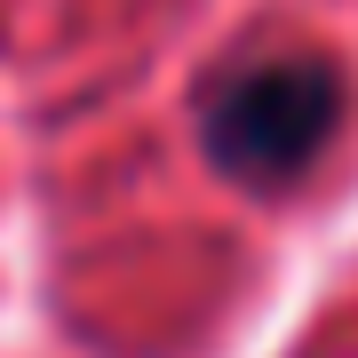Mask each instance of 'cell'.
I'll use <instances>...</instances> for the list:
<instances>
[{
    "instance_id": "1",
    "label": "cell",
    "mask_w": 358,
    "mask_h": 358,
    "mask_svg": "<svg viewBox=\"0 0 358 358\" xmlns=\"http://www.w3.org/2000/svg\"><path fill=\"white\" fill-rule=\"evenodd\" d=\"M334 120H343V72L327 56H303V48H271V56H247L231 64L199 103V143L223 176L271 183L303 176L310 159L327 152Z\"/></svg>"
}]
</instances>
